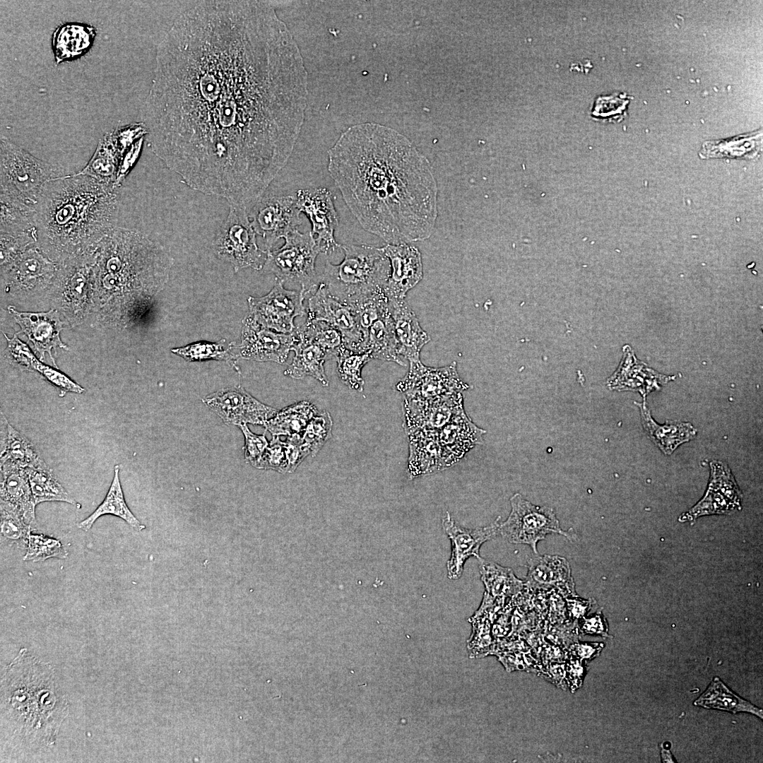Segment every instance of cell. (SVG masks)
Listing matches in <instances>:
<instances>
[{
	"instance_id": "cell-1",
	"label": "cell",
	"mask_w": 763,
	"mask_h": 763,
	"mask_svg": "<svg viewBox=\"0 0 763 763\" xmlns=\"http://www.w3.org/2000/svg\"><path fill=\"white\" fill-rule=\"evenodd\" d=\"M307 95L300 49L270 4L203 1L158 46L148 142L189 188L247 206L288 162Z\"/></svg>"
},
{
	"instance_id": "cell-2",
	"label": "cell",
	"mask_w": 763,
	"mask_h": 763,
	"mask_svg": "<svg viewBox=\"0 0 763 763\" xmlns=\"http://www.w3.org/2000/svg\"><path fill=\"white\" fill-rule=\"evenodd\" d=\"M328 171L360 225L387 244L428 239L437 186L428 160L404 136L376 123L347 129L328 151Z\"/></svg>"
},
{
	"instance_id": "cell-3",
	"label": "cell",
	"mask_w": 763,
	"mask_h": 763,
	"mask_svg": "<svg viewBox=\"0 0 763 763\" xmlns=\"http://www.w3.org/2000/svg\"><path fill=\"white\" fill-rule=\"evenodd\" d=\"M115 184L78 173L49 182L37 205V244L52 261L93 255L117 227Z\"/></svg>"
},
{
	"instance_id": "cell-4",
	"label": "cell",
	"mask_w": 763,
	"mask_h": 763,
	"mask_svg": "<svg viewBox=\"0 0 763 763\" xmlns=\"http://www.w3.org/2000/svg\"><path fill=\"white\" fill-rule=\"evenodd\" d=\"M173 259L143 233L116 227L94 254L95 310L124 326L153 302L169 280Z\"/></svg>"
},
{
	"instance_id": "cell-5",
	"label": "cell",
	"mask_w": 763,
	"mask_h": 763,
	"mask_svg": "<svg viewBox=\"0 0 763 763\" xmlns=\"http://www.w3.org/2000/svg\"><path fill=\"white\" fill-rule=\"evenodd\" d=\"M344 258L338 264L326 261L321 280L329 292L349 306L384 290L391 264L384 247L369 244L341 245Z\"/></svg>"
},
{
	"instance_id": "cell-6",
	"label": "cell",
	"mask_w": 763,
	"mask_h": 763,
	"mask_svg": "<svg viewBox=\"0 0 763 763\" xmlns=\"http://www.w3.org/2000/svg\"><path fill=\"white\" fill-rule=\"evenodd\" d=\"M66 176L64 170L42 160L4 136L0 141V201L35 211L47 184Z\"/></svg>"
},
{
	"instance_id": "cell-7",
	"label": "cell",
	"mask_w": 763,
	"mask_h": 763,
	"mask_svg": "<svg viewBox=\"0 0 763 763\" xmlns=\"http://www.w3.org/2000/svg\"><path fill=\"white\" fill-rule=\"evenodd\" d=\"M94 254L59 264L49 291L55 309L71 324L82 323L95 310Z\"/></svg>"
},
{
	"instance_id": "cell-8",
	"label": "cell",
	"mask_w": 763,
	"mask_h": 763,
	"mask_svg": "<svg viewBox=\"0 0 763 763\" xmlns=\"http://www.w3.org/2000/svg\"><path fill=\"white\" fill-rule=\"evenodd\" d=\"M284 244L267 251L261 271L274 275L277 280L301 286L306 295L313 293L319 285L315 262L321 249L311 231L295 230L284 237Z\"/></svg>"
},
{
	"instance_id": "cell-9",
	"label": "cell",
	"mask_w": 763,
	"mask_h": 763,
	"mask_svg": "<svg viewBox=\"0 0 763 763\" xmlns=\"http://www.w3.org/2000/svg\"><path fill=\"white\" fill-rule=\"evenodd\" d=\"M229 204L227 216L213 241V252L219 259L230 264L235 272L247 268L261 271L267 250L257 244L247 206Z\"/></svg>"
},
{
	"instance_id": "cell-10",
	"label": "cell",
	"mask_w": 763,
	"mask_h": 763,
	"mask_svg": "<svg viewBox=\"0 0 763 763\" xmlns=\"http://www.w3.org/2000/svg\"><path fill=\"white\" fill-rule=\"evenodd\" d=\"M59 264L33 243L1 264V281L6 292L17 298H28L49 291Z\"/></svg>"
},
{
	"instance_id": "cell-11",
	"label": "cell",
	"mask_w": 763,
	"mask_h": 763,
	"mask_svg": "<svg viewBox=\"0 0 763 763\" xmlns=\"http://www.w3.org/2000/svg\"><path fill=\"white\" fill-rule=\"evenodd\" d=\"M511 512L500 522L499 533L509 543L529 545L538 553L537 544L550 533H559L569 540L574 534L563 531L551 507L536 506L526 500L520 494L510 499Z\"/></svg>"
},
{
	"instance_id": "cell-12",
	"label": "cell",
	"mask_w": 763,
	"mask_h": 763,
	"mask_svg": "<svg viewBox=\"0 0 763 763\" xmlns=\"http://www.w3.org/2000/svg\"><path fill=\"white\" fill-rule=\"evenodd\" d=\"M305 292L290 290L278 280L271 291L262 297L249 296L247 299L249 314L260 325L283 333H292L297 317L306 314L304 305Z\"/></svg>"
},
{
	"instance_id": "cell-13",
	"label": "cell",
	"mask_w": 763,
	"mask_h": 763,
	"mask_svg": "<svg viewBox=\"0 0 763 763\" xmlns=\"http://www.w3.org/2000/svg\"><path fill=\"white\" fill-rule=\"evenodd\" d=\"M306 314L307 319L325 321L337 329L346 348L365 353L368 333L361 327L354 309L333 297L323 283L310 294Z\"/></svg>"
},
{
	"instance_id": "cell-14",
	"label": "cell",
	"mask_w": 763,
	"mask_h": 763,
	"mask_svg": "<svg viewBox=\"0 0 763 763\" xmlns=\"http://www.w3.org/2000/svg\"><path fill=\"white\" fill-rule=\"evenodd\" d=\"M300 213L295 194L261 196L254 206L251 222L269 251L279 239L297 230L302 223Z\"/></svg>"
},
{
	"instance_id": "cell-15",
	"label": "cell",
	"mask_w": 763,
	"mask_h": 763,
	"mask_svg": "<svg viewBox=\"0 0 763 763\" xmlns=\"http://www.w3.org/2000/svg\"><path fill=\"white\" fill-rule=\"evenodd\" d=\"M707 490L702 498L678 518L680 522L693 524L709 515L731 514L741 509L742 492L725 463L712 461Z\"/></svg>"
},
{
	"instance_id": "cell-16",
	"label": "cell",
	"mask_w": 763,
	"mask_h": 763,
	"mask_svg": "<svg viewBox=\"0 0 763 763\" xmlns=\"http://www.w3.org/2000/svg\"><path fill=\"white\" fill-rule=\"evenodd\" d=\"M469 385L463 382L457 372L456 363L434 368L424 365L420 360L409 362L406 375L396 385L405 396L434 398L466 391Z\"/></svg>"
},
{
	"instance_id": "cell-17",
	"label": "cell",
	"mask_w": 763,
	"mask_h": 763,
	"mask_svg": "<svg viewBox=\"0 0 763 763\" xmlns=\"http://www.w3.org/2000/svg\"><path fill=\"white\" fill-rule=\"evenodd\" d=\"M202 401L227 425L239 426L250 423L264 426L278 412L256 399L240 386L208 394Z\"/></svg>"
},
{
	"instance_id": "cell-18",
	"label": "cell",
	"mask_w": 763,
	"mask_h": 763,
	"mask_svg": "<svg viewBox=\"0 0 763 763\" xmlns=\"http://www.w3.org/2000/svg\"><path fill=\"white\" fill-rule=\"evenodd\" d=\"M297 341L294 331H275L260 325L248 314L242 322L241 341L237 349L242 359L283 364Z\"/></svg>"
},
{
	"instance_id": "cell-19",
	"label": "cell",
	"mask_w": 763,
	"mask_h": 763,
	"mask_svg": "<svg viewBox=\"0 0 763 763\" xmlns=\"http://www.w3.org/2000/svg\"><path fill=\"white\" fill-rule=\"evenodd\" d=\"M295 195L298 208L311 222V232L321 249V253L329 255L341 248L334 237L338 216L331 191L319 187L300 189Z\"/></svg>"
},
{
	"instance_id": "cell-20",
	"label": "cell",
	"mask_w": 763,
	"mask_h": 763,
	"mask_svg": "<svg viewBox=\"0 0 763 763\" xmlns=\"http://www.w3.org/2000/svg\"><path fill=\"white\" fill-rule=\"evenodd\" d=\"M463 410L461 392L434 398L405 396L403 427L406 433L415 430L439 432Z\"/></svg>"
},
{
	"instance_id": "cell-21",
	"label": "cell",
	"mask_w": 763,
	"mask_h": 763,
	"mask_svg": "<svg viewBox=\"0 0 763 763\" xmlns=\"http://www.w3.org/2000/svg\"><path fill=\"white\" fill-rule=\"evenodd\" d=\"M442 523L451 545V556L446 562L447 576L457 580L462 576L466 561L471 557L478 558L483 543L499 533L500 517L488 526L468 529L458 525L447 511Z\"/></svg>"
},
{
	"instance_id": "cell-22",
	"label": "cell",
	"mask_w": 763,
	"mask_h": 763,
	"mask_svg": "<svg viewBox=\"0 0 763 763\" xmlns=\"http://www.w3.org/2000/svg\"><path fill=\"white\" fill-rule=\"evenodd\" d=\"M383 247L391 264L384 294L388 301L405 299L407 292L423 278L421 254L409 244H387Z\"/></svg>"
},
{
	"instance_id": "cell-23",
	"label": "cell",
	"mask_w": 763,
	"mask_h": 763,
	"mask_svg": "<svg viewBox=\"0 0 763 763\" xmlns=\"http://www.w3.org/2000/svg\"><path fill=\"white\" fill-rule=\"evenodd\" d=\"M8 309L20 326V332L24 333L32 342L40 358L44 360L45 353H47L56 366L52 350L58 347L68 349L60 339L64 322L60 319L59 312L52 309L46 312H21L13 306H9Z\"/></svg>"
},
{
	"instance_id": "cell-24",
	"label": "cell",
	"mask_w": 763,
	"mask_h": 763,
	"mask_svg": "<svg viewBox=\"0 0 763 763\" xmlns=\"http://www.w3.org/2000/svg\"><path fill=\"white\" fill-rule=\"evenodd\" d=\"M409 456L407 473L410 479L428 475L451 467L438 439V432L415 430L406 432Z\"/></svg>"
},
{
	"instance_id": "cell-25",
	"label": "cell",
	"mask_w": 763,
	"mask_h": 763,
	"mask_svg": "<svg viewBox=\"0 0 763 763\" xmlns=\"http://www.w3.org/2000/svg\"><path fill=\"white\" fill-rule=\"evenodd\" d=\"M389 308L401 358L408 362L420 360V351L430 338L422 329L416 314L405 299L389 301Z\"/></svg>"
},
{
	"instance_id": "cell-26",
	"label": "cell",
	"mask_w": 763,
	"mask_h": 763,
	"mask_svg": "<svg viewBox=\"0 0 763 763\" xmlns=\"http://www.w3.org/2000/svg\"><path fill=\"white\" fill-rule=\"evenodd\" d=\"M526 584L533 588L555 587L564 596H577L567 560L557 555L537 556L527 562Z\"/></svg>"
},
{
	"instance_id": "cell-27",
	"label": "cell",
	"mask_w": 763,
	"mask_h": 763,
	"mask_svg": "<svg viewBox=\"0 0 763 763\" xmlns=\"http://www.w3.org/2000/svg\"><path fill=\"white\" fill-rule=\"evenodd\" d=\"M1 502L18 511L30 525L35 521V507L26 468L1 461Z\"/></svg>"
},
{
	"instance_id": "cell-28",
	"label": "cell",
	"mask_w": 763,
	"mask_h": 763,
	"mask_svg": "<svg viewBox=\"0 0 763 763\" xmlns=\"http://www.w3.org/2000/svg\"><path fill=\"white\" fill-rule=\"evenodd\" d=\"M485 430L478 427L465 410L457 414L438 432V439L451 466L475 446L483 442Z\"/></svg>"
},
{
	"instance_id": "cell-29",
	"label": "cell",
	"mask_w": 763,
	"mask_h": 763,
	"mask_svg": "<svg viewBox=\"0 0 763 763\" xmlns=\"http://www.w3.org/2000/svg\"><path fill=\"white\" fill-rule=\"evenodd\" d=\"M95 36L96 29L90 25L69 22L57 26L52 36L55 64L85 55L93 46Z\"/></svg>"
},
{
	"instance_id": "cell-30",
	"label": "cell",
	"mask_w": 763,
	"mask_h": 763,
	"mask_svg": "<svg viewBox=\"0 0 763 763\" xmlns=\"http://www.w3.org/2000/svg\"><path fill=\"white\" fill-rule=\"evenodd\" d=\"M637 404L646 433L665 454H671L678 446L695 438L697 430L690 422L667 420L661 425L653 420L645 402Z\"/></svg>"
},
{
	"instance_id": "cell-31",
	"label": "cell",
	"mask_w": 763,
	"mask_h": 763,
	"mask_svg": "<svg viewBox=\"0 0 763 763\" xmlns=\"http://www.w3.org/2000/svg\"><path fill=\"white\" fill-rule=\"evenodd\" d=\"M477 559L481 580L485 587L483 599L500 608L504 605L506 598L521 591L523 582L514 575L510 568L502 567L480 556Z\"/></svg>"
},
{
	"instance_id": "cell-32",
	"label": "cell",
	"mask_w": 763,
	"mask_h": 763,
	"mask_svg": "<svg viewBox=\"0 0 763 763\" xmlns=\"http://www.w3.org/2000/svg\"><path fill=\"white\" fill-rule=\"evenodd\" d=\"M296 337L297 341L292 350L295 356L285 369L284 375L296 379L312 377L321 386H328L329 382L324 370V362L329 360L326 352L319 345L297 336Z\"/></svg>"
},
{
	"instance_id": "cell-33",
	"label": "cell",
	"mask_w": 763,
	"mask_h": 763,
	"mask_svg": "<svg viewBox=\"0 0 763 763\" xmlns=\"http://www.w3.org/2000/svg\"><path fill=\"white\" fill-rule=\"evenodd\" d=\"M365 352L372 359L406 365L399 354L394 323L389 307L369 328Z\"/></svg>"
},
{
	"instance_id": "cell-34",
	"label": "cell",
	"mask_w": 763,
	"mask_h": 763,
	"mask_svg": "<svg viewBox=\"0 0 763 763\" xmlns=\"http://www.w3.org/2000/svg\"><path fill=\"white\" fill-rule=\"evenodd\" d=\"M119 473V466H115L114 477L104 500L89 516L78 524V528L84 531H89L98 518L106 514L119 517L136 531L146 528L131 511L125 502Z\"/></svg>"
},
{
	"instance_id": "cell-35",
	"label": "cell",
	"mask_w": 763,
	"mask_h": 763,
	"mask_svg": "<svg viewBox=\"0 0 763 763\" xmlns=\"http://www.w3.org/2000/svg\"><path fill=\"white\" fill-rule=\"evenodd\" d=\"M318 413L314 404L301 401L278 410L264 427L272 436H301L309 422Z\"/></svg>"
},
{
	"instance_id": "cell-36",
	"label": "cell",
	"mask_w": 763,
	"mask_h": 763,
	"mask_svg": "<svg viewBox=\"0 0 763 763\" xmlns=\"http://www.w3.org/2000/svg\"><path fill=\"white\" fill-rule=\"evenodd\" d=\"M696 706L731 711L751 713L762 718V710L737 695L718 678H714L706 691L694 702Z\"/></svg>"
},
{
	"instance_id": "cell-37",
	"label": "cell",
	"mask_w": 763,
	"mask_h": 763,
	"mask_svg": "<svg viewBox=\"0 0 763 763\" xmlns=\"http://www.w3.org/2000/svg\"><path fill=\"white\" fill-rule=\"evenodd\" d=\"M6 434L1 449V461H9L24 468H40L47 465L32 442L6 420Z\"/></svg>"
},
{
	"instance_id": "cell-38",
	"label": "cell",
	"mask_w": 763,
	"mask_h": 763,
	"mask_svg": "<svg viewBox=\"0 0 763 763\" xmlns=\"http://www.w3.org/2000/svg\"><path fill=\"white\" fill-rule=\"evenodd\" d=\"M294 333L321 347L329 360H336L345 348L341 333L325 321L307 319L303 324L296 326Z\"/></svg>"
},
{
	"instance_id": "cell-39",
	"label": "cell",
	"mask_w": 763,
	"mask_h": 763,
	"mask_svg": "<svg viewBox=\"0 0 763 763\" xmlns=\"http://www.w3.org/2000/svg\"><path fill=\"white\" fill-rule=\"evenodd\" d=\"M172 352L189 362L222 360L235 364L239 358L237 343H226L225 339L217 342L198 341L172 349Z\"/></svg>"
},
{
	"instance_id": "cell-40",
	"label": "cell",
	"mask_w": 763,
	"mask_h": 763,
	"mask_svg": "<svg viewBox=\"0 0 763 763\" xmlns=\"http://www.w3.org/2000/svg\"><path fill=\"white\" fill-rule=\"evenodd\" d=\"M762 133H753L721 141H707L703 145L704 158H752L760 149Z\"/></svg>"
},
{
	"instance_id": "cell-41",
	"label": "cell",
	"mask_w": 763,
	"mask_h": 763,
	"mask_svg": "<svg viewBox=\"0 0 763 763\" xmlns=\"http://www.w3.org/2000/svg\"><path fill=\"white\" fill-rule=\"evenodd\" d=\"M34 502L36 505L45 502H64L76 504L52 474L48 466L26 468Z\"/></svg>"
},
{
	"instance_id": "cell-42",
	"label": "cell",
	"mask_w": 763,
	"mask_h": 763,
	"mask_svg": "<svg viewBox=\"0 0 763 763\" xmlns=\"http://www.w3.org/2000/svg\"><path fill=\"white\" fill-rule=\"evenodd\" d=\"M121 160L122 155L114 145L111 132L107 133L100 138L95 153L83 170V172L85 173L82 174L115 184L112 175Z\"/></svg>"
},
{
	"instance_id": "cell-43",
	"label": "cell",
	"mask_w": 763,
	"mask_h": 763,
	"mask_svg": "<svg viewBox=\"0 0 763 763\" xmlns=\"http://www.w3.org/2000/svg\"><path fill=\"white\" fill-rule=\"evenodd\" d=\"M371 360L372 357L368 352L357 353L344 348L336 360L339 379L348 388L362 391L365 382L362 369Z\"/></svg>"
},
{
	"instance_id": "cell-44",
	"label": "cell",
	"mask_w": 763,
	"mask_h": 763,
	"mask_svg": "<svg viewBox=\"0 0 763 763\" xmlns=\"http://www.w3.org/2000/svg\"><path fill=\"white\" fill-rule=\"evenodd\" d=\"M1 537L10 544L26 548L31 526L14 507L1 502Z\"/></svg>"
},
{
	"instance_id": "cell-45",
	"label": "cell",
	"mask_w": 763,
	"mask_h": 763,
	"mask_svg": "<svg viewBox=\"0 0 763 763\" xmlns=\"http://www.w3.org/2000/svg\"><path fill=\"white\" fill-rule=\"evenodd\" d=\"M332 427L333 420L327 411L319 413L309 422L301 435V442L312 456H315L331 437Z\"/></svg>"
},
{
	"instance_id": "cell-46",
	"label": "cell",
	"mask_w": 763,
	"mask_h": 763,
	"mask_svg": "<svg viewBox=\"0 0 763 763\" xmlns=\"http://www.w3.org/2000/svg\"><path fill=\"white\" fill-rule=\"evenodd\" d=\"M67 556L68 552L59 540L43 534L30 533L23 560L38 562L53 557L65 559Z\"/></svg>"
},
{
	"instance_id": "cell-47",
	"label": "cell",
	"mask_w": 763,
	"mask_h": 763,
	"mask_svg": "<svg viewBox=\"0 0 763 763\" xmlns=\"http://www.w3.org/2000/svg\"><path fill=\"white\" fill-rule=\"evenodd\" d=\"M469 620L473 625V632L467 645L470 657H484L490 653L494 644L491 636L492 622L486 613L474 615Z\"/></svg>"
},
{
	"instance_id": "cell-48",
	"label": "cell",
	"mask_w": 763,
	"mask_h": 763,
	"mask_svg": "<svg viewBox=\"0 0 763 763\" xmlns=\"http://www.w3.org/2000/svg\"><path fill=\"white\" fill-rule=\"evenodd\" d=\"M28 367L40 372L49 382L59 388L61 390L77 394H81L84 391L83 388L74 382L66 374L38 361L33 354L28 360L27 368Z\"/></svg>"
},
{
	"instance_id": "cell-49",
	"label": "cell",
	"mask_w": 763,
	"mask_h": 763,
	"mask_svg": "<svg viewBox=\"0 0 763 763\" xmlns=\"http://www.w3.org/2000/svg\"><path fill=\"white\" fill-rule=\"evenodd\" d=\"M287 466L285 443L280 437L273 436L257 468L274 470L285 474L287 473Z\"/></svg>"
},
{
	"instance_id": "cell-50",
	"label": "cell",
	"mask_w": 763,
	"mask_h": 763,
	"mask_svg": "<svg viewBox=\"0 0 763 763\" xmlns=\"http://www.w3.org/2000/svg\"><path fill=\"white\" fill-rule=\"evenodd\" d=\"M239 427L244 437L243 447L244 459L247 463L257 468L269 444L265 432L261 435L256 434L250 431L247 424L241 425Z\"/></svg>"
},
{
	"instance_id": "cell-51",
	"label": "cell",
	"mask_w": 763,
	"mask_h": 763,
	"mask_svg": "<svg viewBox=\"0 0 763 763\" xmlns=\"http://www.w3.org/2000/svg\"><path fill=\"white\" fill-rule=\"evenodd\" d=\"M565 672L568 688L574 692L583 684L587 672L586 661H581L568 652V656L565 661Z\"/></svg>"
},
{
	"instance_id": "cell-52",
	"label": "cell",
	"mask_w": 763,
	"mask_h": 763,
	"mask_svg": "<svg viewBox=\"0 0 763 763\" xmlns=\"http://www.w3.org/2000/svg\"><path fill=\"white\" fill-rule=\"evenodd\" d=\"M284 443L288 463L287 473H293L310 453L303 446L300 435L288 437Z\"/></svg>"
},
{
	"instance_id": "cell-53",
	"label": "cell",
	"mask_w": 763,
	"mask_h": 763,
	"mask_svg": "<svg viewBox=\"0 0 763 763\" xmlns=\"http://www.w3.org/2000/svg\"><path fill=\"white\" fill-rule=\"evenodd\" d=\"M579 632L582 634L609 637L608 622L601 610L590 616L580 619Z\"/></svg>"
},
{
	"instance_id": "cell-54",
	"label": "cell",
	"mask_w": 763,
	"mask_h": 763,
	"mask_svg": "<svg viewBox=\"0 0 763 763\" xmlns=\"http://www.w3.org/2000/svg\"><path fill=\"white\" fill-rule=\"evenodd\" d=\"M627 102L615 96L599 98L593 114L595 117L603 118L617 117L622 113Z\"/></svg>"
},
{
	"instance_id": "cell-55",
	"label": "cell",
	"mask_w": 763,
	"mask_h": 763,
	"mask_svg": "<svg viewBox=\"0 0 763 763\" xmlns=\"http://www.w3.org/2000/svg\"><path fill=\"white\" fill-rule=\"evenodd\" d=\"M539 676L564 690L568 689L566 680L565 662H550L545 666Z\"/></svg>"
},
{
	"instance_id": "cell-56",
	"label": "cell",
	"mask_w": 763,
	"mask_h": 763,
	"mask_svg": "<svg viewBox=\"0 0 763 763\" xmlns=\"http://www.w3.org/2000/svg\"><path fill=\"white\" fill-rule=\"evenodd\" d=\"M604 647V644L598 642L575 641L567 649L569 653L581 661H587L597 657Z\"/></svg>"
},
{
	"instance_id": "cell-57",
	"label": "cell",
	"mask_w": 763,
	"mask_h": 763,
	"mask_svg": "<svg viewBox=\"0 0 763 763\" xmlns=\"http://www.w3.org/2000/svg\"><path fill=\"white\" fill-rule=\"evenodd\" d=\"M523 653L516 651H502L495 653L507 672L527 670Z\"/></svg>"
},
{
	"instance_id": "cell-58",
	"label": "cell",
	"mask_w": 763,
	"mask_h": 763,
	"mask_svg": "<svg viewBox=\"0 0 763 763\" xmlns=\"http://www.w3.org/2000/svg\"><path fill=\"white\" fill-rule=\"evenodd\" d=\"M566 601L567 610L572 620H580L586 617L595 603L594 601L584 600L577 596L567 597Z\"/></svg>"
},
{
	"instance_id": "cell-59",
	"label": "cell",
	"mask_w": 763,
	"mask_h": 763,
	"mask_svg": "<svg viewBox=\"0 0 763 763\" xmlns=\"http://www.w3.org/2000/svg\"><path fill=\"white\" fill-rule=\"evenodd\" d=\"M567 656L568 651L565 649L556 644L543 643L540 653L543 666L550 662H565Z\"/></svg>"
},
{
	"instance_id": "cell-60",
	"label": "cell",
	"mask_w": 763,
	"mask_h": 763,
	"mask_svg": "<svg viewBox=\"0 0 763 763\" xmlns=\"http://www.w3.org/2000/svg\"><path fill=\"white\" fill-rule=\"evenodd\" d=\"M661 754L663 762H674L671 752L669 750L662 747Z\"/></svg>"
}]
</instances>
